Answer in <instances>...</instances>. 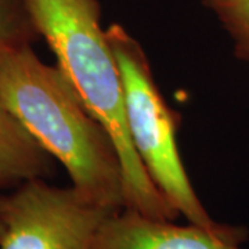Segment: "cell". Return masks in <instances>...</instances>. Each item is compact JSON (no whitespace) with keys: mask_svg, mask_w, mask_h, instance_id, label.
Instances as JSON below:
<instances>
[{"mask_svg":"<svg viewBox=\"0 0 249 249\" xmlns=\"http://www.w3.org/2000/svg\"><path fill=\"white\" fill-rule=\"evenodd\" d=\"M1 237H3V224L0 222V241H1Z\"/></svg>","mask_w":249,"mask_h":249,"instance_id":"9c48e42d","label":"cell"},{"mask_svg":"<svg viewBox=\"0 0 249 249\" xmlns=\"http://www.w3.org/2000/svg\"><path fill=\"white\" fill-rule=\"evenodd\" d=\"M112 213L73 187L28 180L0 196V249H91L101 224Z\"/></svg>","mask_w":249,"mask_h":249,"instance_id":"277c9868","label":"cell"},{"mask_svg":"<svg viewBox=\"0 0 249 249\" xmlns=\"http://www.w3.org/2000/svg\"><path fill=\"white\" fill-rule=\"evenodd\" d=\"M106 31L122 75L129 134L154 184L188 223L244 242L248 231L214 222L191 186L178 154V116L162 97L142 45L119 24Z\"/></svg>","mask_w":249,"mask_h":249,"instance_id":"3957f363","label":"cell"},{"mask_svg":"<svg viewBox=\"0 0 249 249\" xmlns=\"http://www.w3.org/2000/svg\"><path fill=\"white\" fill-rule=\"evenodd\" d=\"M53 158L0 103V190L53 176Z\"/></svg>","mask_w":249,"mask_h":249,"instance_id":"8992f818","label":"cell"},{"mask_svg":"<svg viewBox=\"0 0 249 249\" xmlns=\"http://www.w3.org/2000/svg\"><path fill=\"white\" fill-rule=\"evenodd\" d=\"M39 36L91 115L115 142L124 170V208L157 220L180 214L154 184L129 134L122 75L98 0H27Z\"/></svg>","mask_w":249,"mask_h":249,"instance_id":"7a4b0ae2","label":"cell"},{"mask_svg":"<svg viewBox=\"0 0 249 249\" xmlns=\"http://www.w3.org/2000/svg\"><path fill=\"white\" fill-rule=\"evenodd\" d=\"M27 0H0V53L39 39Z\"/></svg>","mask_w":249,"mask_h":249,"instance_id":"52a82bcc","label":"cell"},{"mask_svg":"<svg viewBox=\"0 0 249 249\" xmlns=\"http://www.w3.org/2000/svg\"><path fill=\"white\" fill-rule=\"evenodd\" d=\"M230 35L237 57L249 62V0H205Z\"/></svg>","mask_w":249,"mask_h":249,"instance_id":"ba28073f","label":"cell"},{"mask_svg":"<svg viewBox=\"0 0 249 249\" xmlns=\"http://www.w3.org/2000/svg\"><path fill=\"white\" fill-rule=\"evenodd\" d=\"M0 103L68 172L85 199L111 212L124 209V170L115 142L58 68L32 45L0 53Z\"/></svg>","mask_w":249,"mask_h":249,"instance_id":"6da1fadb","label":"cell"},{"mask_svg":"<svg viewBox=\"0 0 249 249\" xmlns=\"http://www.w3.org/2000/svg\"><path fill=\"white\" fill-rule=\"evenodd\" d=\"M91 249H242L240 244L196 224L178 226L122 209L101 224Z\"/></svg>","mask_w":249,"mask_h":249,"instance_id":"5b68a950","label":"cell"}]
</instances>
